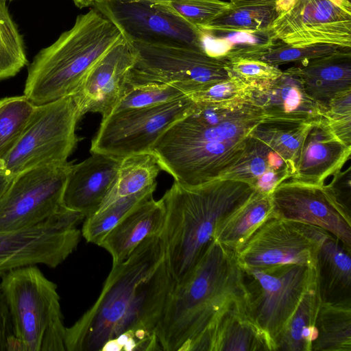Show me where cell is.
Listing matches in <instances>:
<instances>
[{
  "mask_svg": "<svg viewBox=\"0 0 351 351\" xmlns=\"http://www.w3.org/2000/svg\"><path fill=\"white\" fill-rule=\"evenodd\" d=\"M174 284L160 235L147 238L112 265L97 300L66 328V350L99 351L125 332L156 335Z\"/></svg>",
  "mask_w": 351,
  "mask_h": 351,
  "instance_id": "cell-1",
  "label": "cell"
},
{
  "mask_svg": "<svg viewBox=\"0 0 351 351\" xmlns=\"http://www.w3.org/2000/svg\"><path fill=\"white\" fill-rule=\"evenodd\" d=\"M264 118L249 101L195 103L193 110L171 125L151 152L175 181L202 184L221 178L237 163Z\"/></svg>",
  "mask_w": 351,
  "mask_h": 351,
  "instance_id": "cell-2",
  "label": "cell"
},
{
  "mask_svg": "<svg viewBox=\"0 0 351 351\" xmlns=\"http://www.w3.org/2000/svg\"><path fill=\"white\" fill-rule=\"evenodd\" d=\"M249 304L233 251L213 240L167 298L156 334L163 351H207L213 330L234 306Z\"/></svg>",
  "mask_w": 351,
  "mask_h": 351,
  "instance_id": "cell-3",
  "label": "cell"
},
{
  "mask_svg": "<svg viewBox=\"0 0 351 351\" xmlns=\"http://www.w3.org/2000/svg\"><path fill=\"white\" fill-rule=\"evenodd\" d=\"M254 191L247 183L234 179L197 186L174 180L162 197L166 213L160 238L175 284L184 280L196 265L221 219Z\"/></svg>",
  "mask_w": 351,
  "mask_h": 351,
  "instance_id": "cell-4",
  "label": "cell"
},
{
  "mask_svg": "<svg viewBox=\"0 0 351 351\" xmlns=\"http://www.w3.org/2000/svg\"><path fill=\"white\" fill-rule=\"evenodd\" d=\"M124 40L118 27L93 7L34 56L23 95L36 106L72 95L95 64Z\"/></svg>",
  "mask_w": 351,
  "mask_h": 351,
  "instance_id": "cell-5",
  "label": "cell"
},
{
  "mask_svg": "<svg viewBox=\"0 0 351 351\" xmlns=\"http://www.w3.org/2000/svg\"><path fill=\"white\" fill-rule=\"evenodd\" d=\"M57 285L36 265L1 278L17 351H65L66 328Z\"/></svg>",
  "mask_w": 351,
  "mask_h": 351,
  "instance_id": "cell-6",
  "label": "cell"
},
{
  "mask_svg": "<svg viewBox=\"0 0 351 351\" xmlns=\"http://www.w3.org/2000/svg\"><path fill=\"white\" fill-rule=\"evenodd\" d=\"M81 119L71 95L36 106L22 136L3 160L6 173L14 177L37 167L67 162L77 143Z\"/></svg>",
  "mask_w": 351,
  "mask_h": 351,
  "instance_id": "cell-7",
  "label": "cell"
},
{
  "mask_svg": "<svg viewBox=\"0 0 351 351\" xmlns=\"http://www.w3.org/2000/svg\"><path fill=\"white\" fill-rule=\"evenodd\" d=\"M130 43L134 61L129 85L170 84L186 95L231 76L226 62L199 49Z\"/></svg>",
  "mask_w": 351,
  "mask_h": 351,
  "instance_id": "cell-8",
  "label": "cell"
},
{
  "mask_svg": "<svg viewBox=\"0 0 351 351\" xmlns=\"http://www.w3.org/2000/svg\"><path fill=\"white\" fill-rule=\"evenodd\" d=\"M86 216L62 206L46 221L16 230L0 231V278L25 266L56 268L77 248L82 237L78 225Z\"/></svg>",
  "mask_w": 351,
  "mask_h": 351,
  "instance_id": "cell-9",
  "label": "cell"
},
{
  "mask_svg": "<svg viewBox=\"0 0 351 351\" xmlns=\"http://www.w3.org/2000/svg\"><path fill=\"white\" fill-rule=\"evenodd\" d=\"M194 108L195 103L186 96L157 106L113 112L102 118L90 153L122 159L149 152L158 138Z\"/></svg>",
  "mask_w": 351,
  "mask_h": 351,
  "instance_id": "cell-10",
  "label": "cell"
},
{
  "mask_svg": "<svg viewBox=\"0 0 351 351\" xmlns=\"http://www.w3.org/2000/svg\"><path fill=\"white\" fill-rule=\"evenodd\" d=\"M276 16L269 29L293 47L333 45L351 48L349 0H276Z\"/></svg>",
  "mask_w": 351,
  "mask_h": 351,
  "instance_id": "cell-11",
  "label": "cell"
},
{
  "mask_svg": "<svg viewBox=\"0 0 351 351\" xmlns=\"http://www.w3.org/2000/svg\"><path fill=\"white\" fill-rule=\"evenodd\" d=\"M93 6L129 43L202 50L200 29L177 14L169 2L95 0Z\"/></svg>",
  "mask_w": 351,
  "mask_h": 351,
  "instance_id": "cell-12",
  "label": "cell"
},
{
  "mask_svg": "<svg viewBox=\"0 0 351 351\" xmlns=\"http://www.w3.org/2000/svg\"><path fill=\"white\" fill-rule=\"evenodd\" d=\"M243 271L251 313L274 346L302 296L316 282L315 267L291 264Z\"/></svg>",
  "mask_w": 351,
  "mask_h": 351,
  "instance_id": "cell-13",
  "label": "cell"
},
{
  "mask_svg": "<svg viewBox=\"0 0 351 351\" xmlns=\"http://www.w3.org/2000/svg\"><path fill=\"white\" fill-rule=\"evenodd\" d=\"M72 163L25 170L13 178L0 197V231L21 230L42 223L62 206Z\"/></svg>",
  "mask_w": 351,
  "mask_h": 351,
  "instance_id": "cell-14",
  "label": "cell"
},
{
  "mask_svg": "<svg viewBox=\"0 0 351 351\" xmlns=\"http://www.w3.org/2000/svg\"><path fill=\"white\" fill-rule=\"evenodd\" d=\"M329 234L318 226L275 217L253 234L237 258L243 270L291 264L315 267L319 248Z\"/></svg>",
  "mask_w": 351,
  "mask_h": 351,
  "instance_id": "cell-15",
  "label": "cell"
},
{
  "mask_svg": "<svg viewBox=\"0 0 351 351\" xmlns=\"http://www.w3.org/2000/svg\"><path fill=\"white\" fill-rule=\"evenodd\" d=\"M323 185L284 181L271 193L275 213L278 217L322 228L351 250V215Z\"/></svg>",
  "mask_w": 351,
  "mask_h": 351,
  "instance_id": "cell-16",
  "label": "cell"
},
{
  "mask_svg": "<svg viewBox=\"0 0 351 351\" xmlns=\"http://www.w3.org/2000/svg\"><path fill=\"white\" fill-rule=\"evenodd\" d=\"M134 61L132 45L124 40L95 64L71 95L81 118L88 112L104 118L114 111L128 87Z\"/></svg>",
  "mask_w": 351,
  "mask_h": 351,
  "instance_id": "cell-17",
  "label": "cell"
},
{
  "mask_svg": "<svg viewBox=\"0 0 351 351\" xmlns=\"http://www.w3.org/2000/svg\"><path fill=\"white\" fill-rule=\"evenodd\" d=\"M249 101L269 119L310 122L322 118L325 112L307 95L292 66L274 80L254 82Z\"/></svg>",
  "mask_w": 351,
  "mask_h": 351,
  "instance_id": "cell-18",
  "label": "cell"
},
{
  "mask_svg": "<svg viewBox=\"0 0 351 351\" xmlns=\"http://www.w3.org/2000/svg\"><path fill=\"white\" fill-rule=\"evenodd\" d=\"M350 154L351 146L332 133L324 117L315 120L303 138L290 180L322 186L341 170Z\"/></svg>",
  "mask_w": 351,
  "mask_h": 351,
  "instance_id": "cell-19",
  "label": "cell"
},
{
  "mask_svg": "<svg viewBox=\"0 0 351 351\" xmlns=\"http://www.w3.org/2000/svg\"><path fill=\"white\" fill-rule=\"evenodd\" d=\"M72 165L66 182L62 206L86 217L96 212L112 189L122 159L91 153Z\"/></svg>",
  "mask_w": 351,
  "mask_h": 351,
  "instance_id": "cell-20",
  "label": "cell"
},
{
  "mask_svg": "<svg viewBox=\"0 0 351 351\" xmlns=\"http://www.w3.org/2000/svg\"><path fill=\"white\" fill-rule=\"evenodd\" d=\"M294 170L275 149L250 134L240 159L221 178L243 181L257 192L271 194Z\"/></svg>",
  "mask_w": 351,
  "mask_h": 351,
  "instance_id": "cell-21",
  "label": "cell"
},
{
  "mask_svg": "<svg viewBox=\"0 0 351 351\" xmlns=\"http://www.w3.org/2000/svg\"><path fill=\"white\" fill-rule=\"evenodd\" d=\"M162 198L153 197L142 202L121 219L102 239L99 246L109 252L112 265L124 261L148 237L160 235L165 219Z\"/></svg>",
  "mask_w": 351,
  "mask_h": 351,
  "instance_id": "cell-22",
  "label": "cell"
},
{
  "mask_svg": "<svg viewBox=\"0 0 351 351\" xmlns=\"http://www.w3.org/2000/svg\"><path fill=\"white\" fill-rule=\"evenodd\" d=\"M307 95L325 111L332 98L351 89L350 48L292 66Z\"/></svg>",
  "mask_w": 351,
  "mask_h": 351,
  "instance_id": "cell-23",
  "label": "cell"
},
{
  "mask_svg": "<svg viewBox=\"0 0 351 351\" xmlns=\"http://www.w3.org/2000/svg\"><path fill=\"white\" fill-rule=\"evenodd\" d=\"M207 351H274V346L247 304L234 306L223 316L212 333Z\"/></svg>",
  "mask_w": 351,
  "mask_h": 351,
  "instance_id": "cell-24",
  "label": "cell"
},
{
  "mask_svg": "<svg viewBox=\"0 0 351 351\" xmlns=\"http://www.w3.org/2000/svg\"><path fill=\"white\" fill-rule=\"evenodd\" d=\"M351 250L329 234L316 258V282L322 302L351 300Z\"/></svg>",
  "mask_w": 351,
  "mask_h": 351,
  "instance_id": "cell-25",
  "label": "cell"
},
{
  "mask_svg": "<svg viewBox=\"0 0 351 351\" xmlns=\"http://www.w3.org/2000/svg\"><path fill=\"white\" fill-rule=\"evenodd\" d=\"M275 217L271 194L255 191L221 219L213 239L237 253L264 223Z\"/></svg>",
  "mask_w": 351,
  "mask_h": 351,
  "instance_id": "cell-26",
  "label": "cell"
},
{
  "mask_svg": "<svg viewBox=\"0 0 351 351\" xmlns=\"http://www.w3.org/2000/svg\"><path fill=\"white\" fill-rule=\"evenodd\" d=\"M321 302L317 282L305 292L274 341V351H311L317 335L315 322Z\"/></svg>",
  "mask_w": 351,
  "mask_h": 351,
  "instance_id": "cell-27",
  "label": "cell"
},
{
  "mask_svg": "<svg viewBox=\"0 0 351 351\" xmlns=\"http://www.w3.org/2000/svg\"><path fill=\"white\" fill-rule=\"evenodd\" d=\"M311 351H351V300L320 302Z\"/></svg>",
  "mask_w": 351,
  "mask_h": 351,
  "instance_id": "cell-28",
  "label": "cell"
},
{
  "mask_svg": "<svg viewBox=\"0 0 351 351\" xmlns=\"http://www.w3.org/2000/svg\"><path fill=\"white\" fill-rule=\"evenodd\" d=\"M160 171L162 168L158 160L152 152L122 158L116 180L97 210L157 183L156 178Z\"/></svg>",
  "mask_w": 351,
  "mask_h": 351,
  "instance_id": "cell-29",
  "label": "cell"
},
{
  "mask_svg": "<svg viewBox=\"0 0 351 351\" xmlns=\"http://www.w3.org/2000/svg\"><path fill=\"white\" fill-rule=\"evenodd\" d=\"M275 1L232 2L230 9L198 28L212 33L268 29L276 16Z\"/></svg>",
  "mask_w": 351,
  "mask_h": 351,
  "instance_id": "cell-30",
  "label": "cell"
},
{
  "mask_svg": "<svg viewBox=\"0 0 351 351\" xmlns=\"http://www.w3.org/2000/svg\"><path fill=\"white\" fill-rule=\"evenodd\" d=\"M156 186L157 183L138 193L120 198L86 217L81 230L82 236L87 242L99 245L104 237L130 212L153 197Z\"/></svg>",
  "mask_w": 351,
  "mask_h": 351,
  "instance_id": "cell-31",
  "label": "cell"
},
{
  "mask_svg": "<svg viewBox=\"0 0 351 351\" xmlns=\"http://www.w3.org/2000/svg\"><path fill=\"white\" fill-rule=\"evenodd\" d=\"M313 121L264 119L251 135L269 145L294 166L303 138Z\"/></svg>",
  "mask_w": 351,
  "mask_h": 351,
  "instance_id": "cell-32",
  "label": "cell"
},
{
  "mask_svg": "<svg viewBox=\"0 0 351 351\" xmlns=\"http://www.w3.org/2000/svg\"><path fill=\"white\" fill-rule=\"evenodd\" d=\"M36 106L24 95L0 99V159L14 148L29 123Z\"/></svg>",
  "mask_w": 351,
  "mask_h": 351,
  "instance_id": "cell-33",
  "label": "cell"
},
{
  "mask_svg": "<svg viewBox=\"0 0 351 351\" xmlns=\"http://www.w3.org/2000/svg\"><path fill=\"white\" fill-rule=\"evenodd\" d=\"M27 63L23 38L5 1L0 0V81L14 77Z\"/></svg>",
  "mask_w": 351,
  "mask_h": 351,
  "instance_id": "cell-34",
  "label": "cell"
},
{
  "mask_svg": "<svg viewBox=\"0 0 351 351\" xmlns=\"http://www.w3.org/2000/svg\"><path fill=\"white\" fill-rule=\"evenodd\" d=\"M184 97L186 95L181 90L170 84L149 82L129 85L113 112L157 106Z\"/></svg>",
  "mask_w": 351,
  "mask_h": 351,
  "instance_id": "cell-35",
  "label": "cell"
},
{
  "mask_svg": "<svg viewBox=\"0 0 351 351\" xmlns=\"http://www.w3.org/2000/svg\"><path fill=\"white\" fill-rule=\"evenodd\" d=\"M343 48L345 47L326 44L293 47L282 43L280 45L274 44L254 59L263 60L276 66L288 63L298 64L332 54Z\"/></svg>",
  "mask_w": 351,
  "mask_h": 351,
  "instance_id": "cell-36",
  "label": "cell"
},
{
  "mask_svg": "<svg viewBox=\"0 0 351 351\" xmlns=\"http://www.w3.org/2000/svg\"><path fill=\"white\" fill-rule=\"evenodd\" d=\"M254 83L231 75L227 79L186 95L196 104H219L250 101Z\"/></svg>",
  "mask_w": 351,
  "mask_h": 351,
  "instance_id": "cell-37",
  "label": "cell"
},
{
  "mask_svg": "<svg viewBox=\"0 0 351 351\" xmlns=\"http://www.w3.org/2000/svg\"><path fill=\"white\" fill-rule=\"evenodd\" d=\"M232 1L225 0H181L169 2L172 9L191 24L200 27L228 10Z\"/></svg>",
  "mask_w": 351,
  "mask_h": 351,
  "instance_id": "cell-38",
  "label": "cell"
},
{
  "mask_svg": "<svg viewBox=\"0 0 351 351\" xmlns=\"http://www.w3.org/2000/svg\"><path fill=\"white\" fill-rule=\"evenodd\" d=\"M323 117L332 133L346 145L351 146V89L334 96Z\"/></svg>",
  "mask_w": 351,
  "mask_h": 351,
  "instance_id": "cell-39",
  "label": "cell"
},
{
  "mask_svg": "<svg viewBox=\"0 0 351 351\" xmlns=\"http://www.w3.org/2000/svg\"><path fill=\"white\" fill-rule=\"evenodd\" d=\"M227 64L231 75L247 83L274 80L283 71L278 66L254 58H237Z\"/></svg>",
  "mask_w": 351,
  "mask_h": 351,
  "instance_id": "cell-40",
  "label": "cell"
},
{
  "mask_svg": "<svg viewBox=\"0 0 351 351\" xmlns=\"http://www.w3.org/2000/svg\"><path fill=\"white\" fill-rule=\"evenodd\" d=\"M332 179L324 188L346 211L351 214V167L332 175Z\"/></svg>",
  "mask_w": 351,
  "mask_h": 351,
  "instance_id": "cell-41",
  "label": "cell"
},
{
  "mask_svg": "<svg viewBox=\"0 0 351 351\" xmlns=\"http://www.w3.org/2000/svg\"><path fill=\"white\" fill-rule=\"evenodd\" d=\"M16 350L10 316L0 291V351Z\"/></svg>",
  "mask_w": 351,
  "mask_h": 351,
  "instance_id": "cell-42",
  "label": "cell"
},
{
  "mask_svg": "<svg viewBox=\"0 0 351 351\" xmlns=\"http://www.w3.org/2000/svg\"><path fill=\"white\" fill-rule=\"evenodd\" d=\"M13 178L6 173L5 171L0 173V197L10 185Z\"/></svg>",
  "mask_w": 351,
  "mask_h": 351,
  "instance_id": "cell-43",
  "label": "cell"
},
{
  "mask_svg": "<svg viewBox=\"0 0 351 351\" xmlns=\"http://www.w3.org/2000/svg\"><path fill=\"white\" fill-rule=\"evenodd\" d=\"M75 5L82 9L84 8H87L90 5H93L95 0H73Z\"/></svg>",
  "mask_w": 351,
  "mask_h": 351,
  "instance_id": "cell-44",
  "label": "cell"
},
{
  "mask_svg": "<svg viewBox=\"0 0 351 351\" xmlns=\"http://www.w3.org/2000/svg\"><path fill=\"white\" fill-rule=\"evenodd\" d=\"M143 1H160V2H171L181 0H143Z\"/></svg>",
  "mask_w": 351,
  "mask_h": 351,
  "instance_id": "cell-45",
  "label": "cell"
},
{
  "mask_svg": "<svg viewBox=\"0 0 351 351\" xmlns=\"http://www.w3.org/2000/svg\"><path fill=\"white\" fill-rule=\"evenodd\" d=\"M5 171L3 160L0 159V173Z\"/></svg>",
  "mask_w": 351,
  "mask_h": 351,
  "instance_id": "cell-46",
  "label": "cell"
},
{
  "mask_svg": "<svg viewBox=\"0 0 351 351\" xmlns=\"http://www.w3.org/2000/svg\"><path fill=\"white\" fill-rule=\"evenodd\" d=\"M252 1H261V0H228V1H232V2Z\"/></svg>",
  "mask_w": 351,
  "mask_h": 351,
  "instance_id": "cell-47",
  "label": "cell"
},
{
  "mask_svg": "<svg viewBox=\"0 0 351 351\" xmlns=\"http://www.w3.org/2000/svg\"><path fill=\"white\" fill-rule=\"evenodd\" d=\"M4 1H6L7 0H4ZM9 1H12V0H9Z\"/></svg>",
  "mask_w": 351,
  "mask_h": 351,
  "instance_id": "cell-48",
  "label": "cell"
}]
</instances>
